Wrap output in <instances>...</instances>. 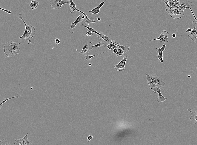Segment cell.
Here are the masks:
<instances>
[{
  "instance_id": "obj_1",
  "label": "cell",
  "mask_w": 197,
  "mask_h": 145,
  "mask_svg": "<svg viewBox=\"0 0 197 145\" xmlns=\"http://www.w3.org/2000/svg\"><path fill=\"white\" fill-rule=\"evenodd\" d=\"M165 10L172 18L179 19L184 15V10L186 8H192V3L190 1L182 2V4L178 7H173L168 5L167 2L165 3Z\"/></svg>"
},
{
  "instance_id": "obj_2",
  "label": "cell",
  "mask_w": 197,
  "mask_h": 145,
  "mask_svg": "<svg viewBox=\"0 0 197 145\" xmlns=\"http://www.w3.org/2000/svg\"><path fill=\"white\" fill-rule=\"evenodd\" d=\"M20 44V43L14 42L12 41L6 43L4 47V52L6 55L9 57H11L19 54L20 48L19 45Z\"/></svg>"
},
{
  "instance_id": "obj_3",
  "label": "cell",
  "mask_w": 197,
  "mask_h": 145,
  "mask_svg": "<svg viewBox=\"0 0 197 145\" xmlns=\"http://www.w3.org/2000/svg\"><path fill=\"white\" fill-rule=\"evenodd\" d=\"M19 18L23 22L25 29L23 35L19 38V39H23L28 41L30 38H32L35 34V28L30 24H27L23 18L22 15L21 13H19L18 15Z\"/></svg>"
},
{
  "instance_id": "obj_4",
  "label": "cell",
  "mask_w": 197,
  "mask_h": 145,
  "mask_svg": "<svg viewBox=\"0 0 197 145\" xmlns=\"http://www.w3.org/2000/svg\"><path fill=\"white\" fill-rule=\"evenodd\" d=\"M69 5V10L71 13H76L77 12H79L83 14L85 16L86 19V20L84 22H82L80 23V26H83L84 24L89 25L90 23H95L96 22V21H95V20H91L88 18L87 16L86 13L77 9L76 7L75 4L74 3L73 1L70 2V3Z\"/></svg>"
},
{
  "instance_id": "obj_5",
  "label": "cell",
  "mask_w": 197,
  "mask_h": 145,
  "mask_svg": "<svg viewBox=\"0 0 197 145\" xmlns=\"http://www.w3.org/2000/svg\"><path fill=\"white\" fill-rule=\"evenodd\" d=\"M107 1V0H105L104 2H102L98 7L94 8L91 11L88 10L87 13L88 18L93 20H95L98 18L100 15V8L104 5L105 2Z\"/></svg>"
},
{
  "instance_id": "obj_6",
  "label": "cell",
  "mask_w": 197,
  "mask_h": 145,
  "mask_svg": "<svg viewBox=\"0 0 197 145\" xmlns=\"http://www.w3.org/2000/svg\"><path fill=\"white\" fill-rule=\"evenodd\" d=\"M70 2L62 0H51L50 6L54 9H61L62 6L65 4H70Z\"/></svg>"
},
{
  "instance_id": "obj_7",
  "label": "cell",
  "mask_w": 197,
  "mask_h": 145,
  "mask_svg": "<svg viewBox=\"0 0 197 145\" xmlns=\"http://www.w3.org/2000/svg\"><path fill=\"white\" fill-rule=\"evenodd\" d=\"M85 16L82 13L80 14L75 20L71 24L69 33L71 34H73L74 30L76 29L77 24L79 23H81L83 22V20L85 18Z\"/></svg>"
},
{
  "instance_id": "obj_8",
  "label": "cell",
  "mask_w": 197,
  "mask_h": 145,
  "mask_svg": "<svg viewBox=\"0 0 197 145\" xmlns=\"http://www.w3.org/2000/svg\"><path fill=\"white\" fill-rule=\"evenodd\" d=\"M169 36V32L166 30H164L162 31V33L160 35L159 37L155 39L147 41V42L159 40H160V43H161L162 42H164L165 43H167L169 42L168 38Z\"/></svg>"
},
{
  "instance_id": "obj_9",
  "label": "cell",
  "mask_w": 197,
  "mask_h": 145,
  "mask_svg": "<svg viewBox=\"0 0 197 145\" xmlns=\"http://www.w3.org/2000/svg\"><path fill=\"white\" fill-rule=\"evenodd\" d=\"M166 44H165L162 45L161 48L157 47L156 48V52L158 53V55L156 56L157 59L158 61L161 62H164L163 55V53L164 51L166 50Z\"/></svg>"
},
{
  "instance_id": "obj_10",
  "label": "cell",
  "mask_w": 197,
  "mask_h": 145,
  "mask_svg": "<svg viewBox=\"0 0 197 145\" xmlns=\"http://www.w3.org/2000/svg\"><path fill=\"white\" fill-rule=\"evenodd\" d=\"M146 79L147 83L148 86L150 88H154L156 87H158L156 79L153 75L150 76L148 74H146Z\"/></svg>"
},
{
  "instance_id": "obj_11",
  "label": "cell",
  "mask_w": 197,
  "mask_h": 145,
  "mask_svg": "<svg viewBox=\"0 0 197 145\" xmlns=\"http://www.w3.org/2000/svg\"><path fill=\"white\" fill-rule=\"evenodd\" d=\"M93 44L92 42H89L86 43L82 48V50L80 53L84 56L88 55L90 51L93 48Z\"/></svg>"
},
{
  "instance_id": "obj_12",
  "label": "cell",
  "mask_w": 197,
  "mask_h": 145,
  "mask_svg": "<svg viewBox=\"0 0 197 145\" xmlns=\"http://www.w3.org/2000/svg\"><path fill=\"white\" fill-rule=\"evenodd\" d=\"M127 59V56H124L123 59L120 61L118 64H115L114 66V68L115 69L119 72L124 71Z\"/></svg>"
},
{
  "instance_id": "obj_13",
  "label": "cell",
  "mask_w": 197,
  "mask_h": 145,
  "mask_svg": "<svg viewBox=\"0 0 197 145\" xmlns=\"http://www.w3.org/2000/svg\"><path fill=\"white\" fill-rule=\"evenodd\" d=\"M28 133H27L24 137L19 140H15V142L14 145H33V144L29 140L28 138Z\"/></svg>"
},
{
  "instance_id": "obj_14",
  "label": "cell",
  "mask_w": 197,
  "mask_h": 145,
  "mask_svg": "<svg viewBox=\"0 0 197 145\" xmlns=\"http://www.w3.org/2000/svg\"><path fill=\"white\" fill-rule=\"evenodd\" d=\"M150 89L152 90L153 93H159V95L157 99V101L159 102H164L167 99V98L164 97L162 95L161 92V89L158 87L153 88H151Z\"/></svg>"
},
{
  "instance_id": "obj_15",
  "label": "cell",
  "mask_w": 197,
  "mask_h": 145,
  "mask_svg": "<svg viewBox=\"0 0 197 145\" xmlns=\"http://www.w3.org/2000/svg\"><path fill=\"white\" fill-rule=\"evenodd\" d=\"M99 33V35H98V38L100 40H101L102 39H103V43L104 45H107L111 43L112 40L107 35H105L104 33L101 32H100Z\"/></svg>"
},
{
  "instance_id": "obj_16",
  "label": "cell",
  "mask_w": 197,
  "mask_h": 145,
  "mask_svg": "<svg viewBox=\"0 0 197 145\" xmlns=\"http://www.w3.org/2000/svg\"><path fill=\"white\" fill-rule=\"evenodd\" d=\"M188 36L192 40L195 42H197V29L195 26H194L192 30L190 32Z\"/></svg>"
},
{
  "instance_id": "obj_17",
  "label": "cell",
  "mask_w": 197,
  "mask_h": 145,
  "mask_svg": "<svg viewBox=\"0 0 197 145\" xmlns=\"http://www.w3.org/2000/svg\"><path fill=\"white\" fill-rule=\"evenodd\" d=\"M188 111L191 112V117L190 120L193 122V124H197V111L194 112L190 108H188Z\"/></svg>"
},
{
  "instance_id": "obj_18",
  "label": "cell",
  "mask_w": 197,
  "mask_h": 145,
  "mask_svg": "<svg viewBox=\"0 0 197 145\" xmlns=\"http://www.w3.org/2000/svg\"><path fill=\"white\" fill-rule=\"evenodd\" d=\"M167 3L170 7H173L180 6V1L179 0H167Z\"/></svg>"
},
{
  "instance_id": "obj_19",
  "label": "cell",
  "mask_w": 197,
  "mask_h": 145,
  "mask_svg": "<svg viewBox=\"0 0 197 145\" xmlns=\"http://www.w3.org/2000/svg\"><path fill=\"white\" fill-rule=\"evenodd\" d=\"M111 43L114 44L116 45L117 46L120 48H121V49L123 50L125 53H126L129 50L130 47L129 45H126V46H123V45L120 44L119 43H117V42L114 40L111 41Z\"/></svg>"
},
{
  "instance_id": "obj_20",
  "label": "cell",
  "mask_w": 197,
  "mask_h": 145,
  "mask_svg": "<svg viewBox=\"0 0 197 145\" xmlns=\"http://www.w3.org/2000/svg\"><path fill=\"white\" fill-rule=\"evenodd\" d=\"M155 76L157 81V86L161 87H164L165 85V82L162 80V78L159 75L156 74L153 75Z\"/></svg>"
},
{
  "instance_id": "obj_21",
  "label": "cell",
  "mask_w": 197,
  "mask_h": 145,
  "mask_svg": "<svg viewBox=\"0 0 197 145\" xmlns=\"http://www.w3.org/2000/svg\"><path fill=\"white\" fill-rule=\"evenodd\" d=\"M21 97V95L19 94V93H17L13 97L10 98H5L2 101L1 103V104H0V107H1V108L3 106V104L6 102L7 101H8V100H10V99H12L13 98H20Z\"/></svg>"
},
{
  "instance_id": "obj_22",
  "label": "cell",
  "mask_w": 197,
  "mask_h": 145,
  "mask_svg": "<svg viewBox=\"0 0 197 145\" xmlns=\"http://www.w3.org/2000/svg\"><path fill=\"white\" fill-rule=\"evenodd\" d=\"M39 4V2L35 0H31V2L29 5L32 9L34 10L38 7Z\"/></svg>"
},
{
  "instance_id": "obj_23",
  "label": "cell",
  "mask_w": 197,
  "mask_h": 145,
  "mask_svg": "<svg viewBox=\"0 0 197 145\" xmlns=\"http://www.w3.org/2000/svg\"><path fill=\"white\" fill-rule=\"evenodd\" d=\"M104 47H107L108 49L110 50H113L115 48H120L115 44L112 43H110L107 45H104Z\"/></svg>"
},
{
  "instance_id": "obj_24",
  "label": "cell",
  "mask_w": 197,
  "mask_h": 145,
  "mask_svg": "<svg viewBox=\"0 0 197 145\" xmlns=\"http://www.w3.org/2000/svg\"><path fill=\"white\" fill-rule=\"evenodd\" d=\"M109 51H105V52H103L102 53H101L99 54H96L95 55H87L86 56H85L84 57V58L86 59L87 60V61H91V59H92L94 57V56H95L96 55H99L100 54H102V53H106L108 52H109Z\"/></svg>"
},
{
  "instance_id": "obj_25",
  "label": "cell",
  "mask_w": 197,
  "mask_h": 145,
  "mask_svg": "<svg viewBox=\"0 0 197 145\" xmlns=\"http://www.w3.org/2000/svg\"><path fill=\"white\" fill-rule=\"evenodd\" d=\"M124 53L123 50L121 48H119L116 53V56L117 57H124L125 55Z\"/></svg>"
},
{
  "instance_id": "obj_26",
  "label": "cell",
  "mask_w": 197,
  "mask_h": 145,
  "mask_svg": "<svg viewBox=\"0 0 197 145\" xmlns=\"http://www.w3.org/2000/svg\"><path fill=\"white\" fill-rule=\"evenodd\" d=\"M84 27L87 28L88 30H90L91 32H92L93 33L97 34V35H99V33L97 32L95 29H94L93 28H91L87 26L86 24H84L83 26Z\"/></svg>"
},
{
  "instance_id": "obj_27",
  "label": "cell",
  "mask_w": 197,
  "mask_h": 145,
  "mask_svg": "<svg viewBox=\"0 0 197 145\" xmlns=\"http://www.w3.org/2000/svg\"><path fill=\"white\" fill-rule=\"evenodd\" d=\"M11 144L9 141L5 139L0 141V145H9Z\"/></svg>"
},
{
  "instance_id": "obj_28",
  "label": "cell",
  "mask_w": 197,
  "mask_h": 145,
  "mask_svg": "<svg viewBox=\"0 0 197 145\" xmlns=\"http://www.w3.org/2000/svg\"><path fill=\"white\" fill-rule=\"evenodd\" d=\"M190 9L191 10V12H192V14L194 17V21L192 22V23L193 24H197V18L195 16L193 12V10H192V8H190Z\"/></svg>"
},
{
  "instance_id": "obj_29",
  "label": "cell",
  "mask_w": 197,
  "mask_h": 145,
  "mask_svg": "<svg viewBox=\"0 0 197 145\" xmlns=\"http://www.w3.org/2000/svg\"><path fill=\"white\" fill-rule=\"evenodd\" d=\"M103 42L102 41H100L99 43L97 44L93 45V47H98L104 45Z\"/></svg>"
},
{
  "instance_id": "obj_30",
  "label": "cell",
  "mask_w": 197,
  "mask_h": 145,
  "mask_svg": "<svg viewBox=\"0 0 197 145\" xmlns=\"http://www.w3.org/2000/svg\"><path fill=\"white\" fill-rule=\"evenodd\" d=\"M86 34L88 36H89L93 35V33L91 32L90 30H88L86 31Z\"/></svg>"
},
{
  "instance_id": "obj_31",
  "label": "cell",
  "mask_w": 197,
  "mask_h": 145,
  "mask_svg": "<svg viewBox=\"0 0 197 145\" xmlns=\"http://www.w3.org/2000/svg\"><path fill=\"white\" fill-rule=\"evenodd\" d=\"M55 43L56 45H59V44L60 43L61 41L60 40L56 38H55Z\"/></svg>"
},
{
  "instance_id": "obj_32",
  "label": "cell",
  "mask_w": 197,
  "mask_h": 145,
  "mask_svg": "<svg viewBox=\"0 0 197 145\" xmlns=\"http://www.w3.org/2000/svg\"><path fill=\"white\" fill-rule=\"evenodd\" d=\"M0 9H1V10H2L3 11H4L5 12H7L8 14H10L11 13V12L10 11L8 10H6L5 9H3V8H0Z\"/></svg>"
},
{
  "instance_id": "obj_33",
  "label": "cell",
  "mask_w": 197,
  "mask_h": 145,
  "mask_svg": "<svg viewBox=\"0 0 197 145\" xmlns=\"http://www.w3.org/2000/svg\"><path fill=\"white\" fill-rule=\"evenodd\" d=\"M93 138V136L92 135H90L88 136L87 138V140L88 142H89L90 141L91 139H92Z\"/></svg>"
},
{
  "instance_id": "obj_34",
  "label": "cell",
  "mask_w": 197,
  "mask_h": 145,
  "mask_svg": "<svg viewBox=\"0 0 197 145\" xmlns=\"http://www.w3.org/2000/svg\"><path fill=\"white\" fill-rule=\"evenodd\" d=\"M118 48H115L113 50V52L114 54H116L118 51Z\"/></svg>"
},
{
  "instance_id": "obj_35",
  "label": "cell",
  "mask_w": 197,
  "mask_h": 145,
  "mask_svg": "<svg viewBox=\"0 0 197 145\" xmlns=\"http://www.w3.org/2000/svg\"><path fill=\"white\" fill-rule=\"evenodd\" d=\"M192 29H191V28H188V29H187V30L186 31V32L187 33H189V32H190L191 31H192Z\"/></svg>"
},
{
  "instance_id": "obj_36",
  "label": "cell",
  "mask_w": 197,
  "mask_h": 145,
  "mask_svg": "<svg viewBox=\"0 0 197 145\" xmlns=\"http://www.w3.org/2000/svg\"><path fill=\"white\" fill-rule=\"evenodd\" d=\"M32 42L31 39L29 40H28V44H31L32 43Z\"/></svg>"
},
{
  "instance_id": "obj_37",
  "label": "cell",
  "mask_w": 197,
  "mask_h": 145,
  "mask_svg": "<svg viewBox=\"0 0 197 145\" xmlns=\"http://www.w3.org/2000/svg\"><path fill=\"white\" fill-rule=\"evenodd\" d=\"M172 36L173 38H175L176 36V34L175 33H173L172 34Z\"/></svg>"
},
{
  "instance_id": "obj_38",
  "label": "cell",
  "mask_w": 197,
  "mask_h": 145,
  "mask_svg": "<svg viewBox=\"0 0 197 145\" xmlns=\"http://www.w3.org/2000/svg\"><path fill=\"white\" fill-rule=\"evenodd\" d=\"M167 0H161V1L162 2L165 3L167 2Z\"/></svg>"
},
{
  "instance_id": "obj_39",
  "label": "cell",
  "mask_w": 197,
  "mask_h": 145,
  "mask_svg": "<svg viewBox=\"0 0 197 145\" xmlns=\"http://www.w3.org/2000/svg\"><path fill=\"white\" fill-rule=\"evenodd\" d=\"M98 21H100L101 20V19L100 18H98L97 19Z\"/></svg>"
},
{
  "instance_id": "obj_40",
  "label": "cell",
  "mask_w": 197,
  "mask_h": 145,
  "mask_svg": "<svg viewBox=\"0 0 197 145\" xmlns=\"http://www.w3.org/2000/svg\"><path fill=\"white\" fill-rule=\"evenodd\" d=\"M188 78H190L191 77V76H190V75H188Z\"/></svg>"
},
{
  "instance_id": "obj_41",
  "label": "cell",
  "mask_w": 197,
  "mask_h": 145,
  "mask_svg": "<svg viewBox=\"0 0 197 145\" xmlns=\"http://www.w3.org/2000/svg\"><path fill=\"white\" fill-rule=\"evenodd\" d=\"M73 1V0H68V1H69L70 2L71 1Z\"/></svg>"
},
{
  "instance_id": "obj_42",
  "label": "cell",
  "mask_w": 197,
  "mask_h": 145,
  "mask_svg": "<svg viewBox=\"0 0 197 145\" xmlns=\"http://www.w3.org/2000/svg\"><path fill=\"white\" fill-rule=\"evenodd\" d=\"M89 66H91V63H89Z\"/></svg>"
},
{
  "instance_id": "obj_43",
  "label": "cell",
  "mask_w": 197,
  "mask_h": 145,
  "mask_svg": "<svg viewBox=\"0 0 197 145\" xmlns=\"http://www.w3.org/2000/svg\"><path fill=\"white\" fill-rule=\"evenodd\" d=\"M196 69H197V65H196Z\"/></svg>"
}]
</instances>
